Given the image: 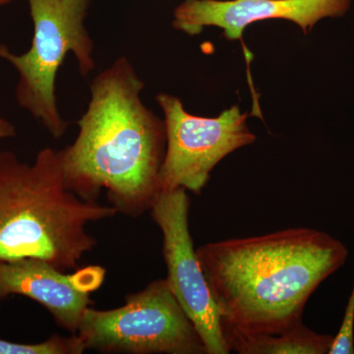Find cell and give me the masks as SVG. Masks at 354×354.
I'll use <instances>...</instances> for the list:
<instances>
[{"mask_svg": "<svg viewBox=\"0 0 354 354\" xmlns=\"http://www.w3.org/2000/svg\"><path fill=\"white\" fill-rule=\"evenodd\" d=\"M144 84L120 57L91 84L87 111L71 145L59 151L67 188L87 201L102 189L118 214L138 218L160 191L165 122L142 102Z\"/></svg>", "mask_w": 354, "mask_h": 354, "instance_id": "6da1fadb", "label": "cell"}, {"mask_svg": "<svg viewBox=\"0 0 354 354\" xmlns=\"http://www.w3.org/2000/svg\"><path fill=\"white\" fill-rule=\"evenodd\" d=\"M196 251L221 323L249 333L301 323L312 293L348 256L341 241L305 227L209 242Z\"/></svg>", "mask_w": 354, "mask_h": 354, "instance_id": "7a4b0ae2", "label": "cell"}, {"mask_svg": "<svg viewBox=\"0 0 354 354\" xmlns=\"http://www.w3.org/2000/svg\"><path fill=\"white\" fill-rule=\"evenodd\" d=\"M118 214L67 188L59 151L44 148L32 164L0 151V262L39 259L75 271L97 246L88 223Z\"/></svg>", "mask_w": 354, "mask_h": 354, "instance_id": "3957f363", "label": "cell"}, {"mask_svg": "<svg viewBox=\"0 0 354 354\" xmlns=\"http://www.w3.org/2000/svg\"><path fill=\"white\" fill-rule=\"evenodd\" d=\"M34 37L23 55L0 44V58L17 70L18 104L38 120L51 136L59 139L67 129L55 95L58 69L72 53L79 70L87 77L95 68L94 44L85 27L90 0H27Z\"/></svg>", "mask_w": 354, "mask_h": 354, "instance_id": "277c9868", "label": "cell"}, {"mask_svg": "<svg viewBox=\"0 0 354 354\" xmlns=\"http://www.w3.org/2000/svg\"><path fill=\"white\" fill-rule=\"evenodd\" d=\"M102 353L207 354L194 324L169 288L156 279L115 309L88 308L76 334Z\"/></svg>", "mask_w": 354, "mask_h": 354, "instance_id": "5b68a950", "label": "cell"}, {"mask_svg": "<svg viewBox=\"0 0 354 354\" xmlns=\"http://www.w3.org/2000/svg\"><path fill=\"white\" fill-rule=\"evenodd\" d=\"M157 101L164 111L167 136L160 174L162 191L183 187L200 194L223 158L256 140L247 127V114L237 106L209 118L188 113L174 95L160 94Z\"/></svg>", "mask_w": 354, "mask_h": 354, "instance_id": "8992f818", "label": "cell"}, {"mask_svg": "<svg viewBox=\"0 0 354 354\" xmlns=\"http://www.w3.org/2000/svg\"><path fill=\"white\" fill-rule=\"evenodd\" d=\"M162 234L169 288L201 337L207 354L230 353L221 316L205 278L189 230L190 199L185 188L160 191L150 209Z\"/></svg>", "mask_w": 354, "mask_h": 354, "instance_id": "52a82bcc", "label": "cell"}, {"mask_svg": "<svg viewBox=\"0 0 354 354\" xmlns=\"http://www.w3.org/2000/svg\"><path fill=\"white\" fill-rule=\"evenodd\" d=\"M106 270L100 266L70 274L43 260L0 262V302L11 295L30 298L48 310L57 325L74 335L93 305L91 293L100 288Z\"/></svg>", "mask_w": 354, "mask_h": 354, "instance_id": "ba28073f", "label": "cell"}, {"mask_svg": "<svg viewBox=\"0 0 354 354\" xmlns=\"http://www.w3.org/2000/svg\"><path fill=\"white\" fill-rule=\"evenodd\" d=\"M349 6L351 0H184L174 11L172 25L189 36L215 26L227 39H239L254 22L285 19L307 34L324 18L344 16Z\"/></svg>", "mask_w": 354, "mask_h": 354, "instance_id": "9c48e42d", "label": "cell"}, {"mask_svg": "<svg viewBox=\"0 0 354 354\" xmlns=\"http://www.w3.org/2000/svg\"><path fill=\"white\" fill-rule=\"evenodd\" d=\"M230 353L239 354H326L335 337L317 334L304 322L277 333H249L221 323Z\"/></svg>", "mask_w": 354, "mask_h": 354, "instance_id": "30bf717a", "label": "cell"}, {"mask_svg": "<svg viewBox=\"0 0 354 354\" xmlns=\"http://www.w3.org/2000/svg\"><path fill=\"white\" fill-rule=\"evenodd\" d=\"M86 351L77 335L71 337L51 335L50 339L37 344H23L0 339V354H81Z\"/></svg>", "mask_w": 354, "mask_h": 354, "instance_id": "8fae6325", "label": "cell"}, {"mask_svg": "<svg viewBox=\"0 0 354 354\" xmlns=\"http://www.w3.org/2000/svg\"><path fill=\"white\" fill-rule=\"evenodd\" d=\"M330 354H354V286L341 329L335 337Z\"/></svg>", "mask_w": 354, "mask_h": 354, "instance_id": "7c38bea8", "label": "cell"}, {"mask_svg": "<svg viewBox=\"0 0 354 354\" xmlns=\"http://www.w3.org/2000/svg\"><path fill=\"white\" fill-rule=\"evenodd\" d=\"M16 135V128L10 121L0 118V140L12 138Z\"/></svg>", "mask_w": 354, "mask_h": 354, "instance_id": "4fadbf2b", "label": "cell"}, {"mask_svg": "<svg viewBox=\"0 0 354 354\" xmlns=\"http://www.w3.org/2000/svg\"><path fill=\"white\" fill-rule=\"evenodd\" d=\"M11 0H0V7L6 6V4L9 3Z\"/></svg>", "mask_w": 354, "mask_h": 354, "instance_id": "5bb4252c", "label": "cell"}]
</instances>
